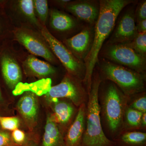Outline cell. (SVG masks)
Masks as SVG:
<instances>
[{
    "label": "cell",
    "instance_id": "1",
    "mask_svg": "<svg viewBox=\"0 0 146 146\" xmlns=\"http://www.w3.org/2000/svg\"><path fill=\"white\" fill-rule=\"evenodd\" d=\"M133 0H100L98 18L95 25L94 39L90 52L84 60L86 68L82 82L89 93L91 89L94 69L106 39L113 31L118 17L126 7L135 2Z\"/></svg>",
    "mask_w": 146,
    "mask_h": 146
},
{
    "label": "cell",
    "instance_id": "2",
    "mask_svg": "<svg viewBox=\"0 0 146 146\" xmlns=\"http://www.w3.org/2000/svg\"><path fill=\"white\" fill-rule=\"evenodd\" d=\"M102 81L99 73H93L91 89L88 93L82 146H115V142L106 136L101 123L99 93Z\"/></svg>",
    "mask_w": 146,
    "mask_h": 146
},
{
    "label": "cell",
    "instance_id": "3",
    "mask_svg": "<svg viewBox=\"0 0 146 146\" xmlns=\"http://www.w3.org/2000/svg\"><path fill=\"white\" fill-rule=\"evenodd\" d=\"M101 79L115 84L127 97L144 92L145 90L146 75L110 62L103 58L98 63Z\"/></svg>",
    "mask_w": 146,
    "mask_h": 146
},
{
    "label": "cell",
    "instance_id": "4",
    "mask_svg": "<svg viewBox=\"0 0 146 146\" xmlns=\"http://www.w3.org/2000/svg\"><path fill=\"white\" fill-rule=\"evenodd\" d=\"M104 96L105 117L110 130L115 132L122 125L129 98L110 81L106 87Z\"/></svg>",
    "mask_w": 146,
    "mask_h": 146
},
{
    "label": "cell",
    "instance_id": "5",
    "mask_svg": "<svg viewBox=\"0 0 146 146\" xmlns=\"http://www.w3.org/2000/svg\"><path fill=\"white\" fill-rule=\"evenodd\" d=\"M99 56L112 63L145 74L146 58L125 44L105 45L101 50Z\"/></svg>",
    "mask_w": 146,
    "mask_h": 146
},
{
    "label": "cell",
    "instance_id": "6",
    "mask_svg": "<svg viewBox=\"0 0 146 146\" xmlns=\"http://www.w3.org/2000/svg\"><path fill=\"white\" fill-rule=\"evenodd\" d=\"M41 33L50 50L68 72L83 80L86 72L84 62L78 59L65 45L53 36L45 27L42 28Z\"/></svg>",
    "mask_w": 146,
    "mask_h": 146
},
{
    "label": "cell",
    "instance_id": "7",
    "mask_svg": "<svg viewBox=\"0 0 146 146\" xmlns=\"http://www.w3.org/2000/svg\"><path fill=\"white\" fill-rule=\"evenodd\" d=\"M87 94L82 80L67 76L59 84L50 88L48 96L52 99H68L76 106H80L85 103Z\"/></svg>",
    "mask_w": 146,
    "mask_h": 146
},
{
    "label": "cell",
    "instance_id": "8",
    "mask_svg": "<svg viewBox=\"0 0 146 146\" xmlns=\"http://www.w3.org/2000/svg\"><path fill=\"white\" fill-rule=\"evenodd\" d=\"M129 8L120 16L106 45L127 44L132 41L138 34L136 28L135 10L132 7Z\"/></svg>",
    "mask_w": 146,
    "mask_h": 146
},
{
    "label": "cell",
    "instance_id": "9",
    "mask_svg": "<svg viewBox=\"0 0 146 146\" xmlns=\"http://www.w3.org/2000/svg\"><path fill=\"white\" fill-rule=\"evenodd\" d=\"M15 36L17 41L33 54L44 58L51 63H56V58L50 49L35 35L21 29L16 31Z\"/></svg>",
    "mask_w": 146,
    "mask_h": 146
},
{
    "label": "cell",
    "instance_id": "10",
    "mask_svg": "<svg viewBox=\"0 0 146 146\" xmlns=\"http://www.w3.org/2000/svg\"><path fill=\"white\" fill-rule=\"evenodd\" d=\"M94 32V27L89 26L82 29L74 36L64 41L70 51L82 62H84L91 49Z\"/></svg>",
    "mask_w": 146,
    "mask_h": 146
},
{
    "label": "cell",
    "instance_id": "11",
    "mask_svg": "<svg viewBox=\"0 0 146 146\" xmlns=\"http://www.w3.org/2000/svg\"><path fill=\"white\" fill-rule=\"evenodd\" d=\"M66 8L78 19L92 26L95 25L98 18L100 2L94 0L70 1L66 5Z\"/></svg>",
    "mask_w": 146,
    "mask_h": 146
},
{
    "label": "cell",
    "instance_id": "12",
    "mask_svg": "<svg viewBox=\"0 0 146 146\" xmlns=\"http://www.w3.org/2000/svg\"><path fill=\"white\" fill-rule=\"evenodd\" d=\"M86 111V105L84 103L80 106L75 119L68 131L64 140L66 146H82Z\"/></svg>",
    "mask_w": 146,
    "mask_h": 146
},
{
    "label": "cell",
    "instance_id": "13",
    "mask_svg": "<svg viewBox=\"0 0 146 146\" xmlns=\"http://www.w3.org/2000/svg\"><path fill=\"white\" fill-rule=\"evenodd\" d=\"M1 64L3 76L7 84L11 89H14L22 80L20 66L16 60L8 55L3 56Z\"/></svg>",
    "mask_w": 146,
    "mask_h": 146
},
{
    "label": "cell",
    "instance_id": "14",
    "mask_svg": "<svg viewBox=\"0 0 146 146\" xmlns=\"http://www.w3.org/2000/svg\"><path fill=\"white\" fill-rule=\"evenodd\" d=\"M41 146H66L57 123L52 117L47 118Z\"/></svg>",
    "mask_w": 146,
    "mask_h": 146
},
{
    "label": "cell",
    "instance_id": "15",
    "mask_svg": "<svg viewBox=\"0 0 146 146\" xmlns=\"http://www.w3.org/2000/svg\"><path fill=\"white\" fill-rule=\"evenodd\" d=\"M18 110L26 119L34 121L38 113V105L36 96L31 92L21 97L17 105Z\"/></svg>",
    "mask_w": 146,
    "mask_h": 146
},
{
    "label": "cell",
    "instance_id": "16",
    "mask_svg": "<svg viewBox=\"0 0 146 146\" xmlns=\"http://www.w3.org/2000/svg\"><path fill=\"white\" fill-rule=\"evenodd\" d=\"M50 23L53 29L60 32L69 31L77 25L72 17L56 9L51 11Z\"/></svg>",
    "mask_w": 146,
    "mask_h": 146
},
{
    "label": "cell",
    "instance_id": "17",
    "mask_svg": "<svg viewBox=\"0 0 146 146\" xmlns=\"http://www.w3.org/2000/svg\"><path fill=\"white\" fill-rule=\"evenodd\" d=\"M25 65L31 72L39 76H46L56 72L55 69L51 65L33 56H28Z\"/></svg>",
    "mask_w": 146,
    "mask_h": 146
},
{
    "label": "cell",
    "instance_id": "18",
    "mask_svg": "<svg viewBox=\"0 0 146 146\" xmlns=\"http://www.w3.org/2000/svg\"><path fill=\"white\" fill-rule=\"evenodd\" d=\"M54 111L52 117L55 122L65 125L71 120L74 112V108L67 102L57 101L55 102Z\"/></svg>",
    "mask_w": 146,
    "mask_h": 146
},
{
    "label": "cell",
    "instance_id": "19",
    "mask_svg": "<svg viewBox=\"0 0 146 146\" xmlns=\"http://www.w3.org/2000/svg\"><path fill=\"white\" fill-rule=\"evenodd\" d=\"M115 143V146H146V133L136 131L126 132Z\"/></svg>",
    "mask_w": 146,
    "mask_h": 146
},
{
    "label": "cell",
    "instance_id": "20",
    "mask_svg": "<svg viewBox=\"0 0 146 146\" xmlns=\"http://www.w3.org/2000/svg\"><path fill=\"white\" fill-rule=\"evenodd\" d=\"M142 57L146 58V32L138 33L132 41L125 44Z\"/></svg>",
    "mask_w": 146,
    "mask_h": 146
},
{
    "label": "cell",
    "instance_id": "21",
    "mask_svg": "<svg viewBox=\"0 0 146 146\" xmlns=\"http://www.w3.org/2000/svg\"><path fill=\"white\" fill-rule=\"evenodd\" d=\"M19 8L27 18L36 25L38 22L35 13L34 2L32 0H21L18 2Z\"/></svg>",
    "mask_w": 146,
    "mask_h": 146
},
{
    "label": "cell",
    "instance_id": "22",
    "mask_svg": "<svg viewBox=\"0 0 146 146\" xmlns=\"http://www.w3.org/2000/svg\"><path fill=\"white\" fill-rule=\"evenodd\" d=\"M143 113L127 106L126 109L124 118L129 125L132 127L141 126V118Z\"/></svg>",
    "mask_w": 146,
    "mask_h": 146
},
{
    "label": "cell",
    "instance_id": "23",
    "mask_svg": "<svg viewBox=\"0 0 146 146\" xmlns=\"http://www.w3.org/2000/svg\"><path fill=\"white\" fill-rule=\"evenodd\" d=\"M34 8L42 22H45L48 15V2L46 0L33 1Z\"/></svg>",
    "mask_w": 146,
    "mask_h": 146
},
{
    "label": "cell",
    "instance_id": "24",
    "mask_svg": "<svg viewBox=\"0 0 146 146\" xmlns=\"http://www.w3.org/2000/svg\"><path fill=\"white\" fill-rule=\"evenodd\" d=\"M0 124L4 129L13 131L18 129L20 125V121L19 119L16 117L0 116Z\"/></svg>",
    "mask_w": 146,
    "mask_h": 146
},
{
    "label": "cell",
    "instance_id": "25",
    "mask_svg": "<svg viewBox=\"0 0 146 146\" xmlns=\"http://www.w3.org/2000/svg\"><path fill=\"white\" fill-rule=\"evenodd\" d=\"M128 107L143 113H146L145 94L144 92L142 93L141 95L136 98Z\"/></svg>",
    "mask_w": 146,
    "mask_h": 146
},
{
    "label": "cell",
    "instance_id": "26",
    "mask_svg": "<svg viewBox=\"0 0 146 146\" xmlns=\"http://www.w3.org/2000/svg\"><path fill=\"white\" fill-rule=\"evenodd\" d=\"M135 16L136 23L146 20V1H141L135 11Z\"/></svg>",
    "mask_w": 146,
    "mask_h": 146
},
{
    "label": "cell",
    "instance_id": "27",
    "mask_svg": "<svg viewBox=\"0 0 146 146\" xmlns=\"http://www.w3.org/2000/svg\"><path fill=\"white\" fill-rule=\"evenodd\" d=\"M12 138L15 143L21 145L25 141V135L23 131L17 129L13 131L12 133Z\"/></svg>",
    "mask_w": 146,
    "mask_h": 146
},
{
    "label": "cell",
    "instance_id": "28",
    "mask_svg": "<svg viewBox=\"0 0 146 146\" xmlns=\"http://www.w3.org/2000/svg\"><path fill=\"white\" fill-rule=\"evenodd\" d=\"M11 143L9 134L7 132H0V146H7Z\"/></svg>",
    "mask_w": 146,
    "mask_h": 146
},
{
    "label": "cell",
    "instance_id": "29",
    "mask_svg": "<svg viewBox=\"0 0 146 146\" xmlns=\"http://www.w3.org/2000/svg\"><path fill=\"white\" fill-rule=\"evenodd\" d=\"M136 28L138 33L146 32V20L136 23Z\"/></svg>",
    "mask_w": 146,
    "mask_h": 146
},
{
    "label": "cell",
    "instance_id": "30",
    "mask_svg": "<svg viewBox=\"0 0 146 146\" xmlns=\"http://www.w3.org/2000/svg\"><path fill=\"white\" fill-rule=\"evenodd\" d=\"M146 125V113H143L141 118V126L145 127Z\"/></svg>",
    "mask_w": 146,
    "mask_h": 146
},
{
    "label": "cell",
    "instance_id": "31",
    "mask_svg": "<svg viewBox=\"0 0 146 146\" xmlns=\"http://www.w3.org/2000/svg\"><path fill=\"white\" fill-rule=\"evenodd\" d=\"M25 146H38L37 144H36L34 141H29Z\"/></svg>",
    "mask_w": 146,
    "mask_h": 146
},
{
    "label": "cell",
    "instance_id": "32",
    "mask_svg": "<svg viewBox=\"0 0 146 146\" xmlns=\"http://www.w3.org/2000/svg\"><path fill=\"white\" fill-rule=\"evenodd\" d=\"M1 99V90H0V100Z\"/></svg>",
    "mask_w": 146,
    "mask_h": 146
},
{
    "label": "cell",
    "instance_id": "33",
    "mask_svg": "<svg viewBox=\"0 0 146 146\" xmlns=\"http://www.w3.org/2000/svg\"><path fill=\"white\" fill-rule=\"evenodd\" d=\"M11 146V145H10V146Z\"/></svg>",
    "mask_w": 146,
    "mask_h": 146
}]
</instances>
